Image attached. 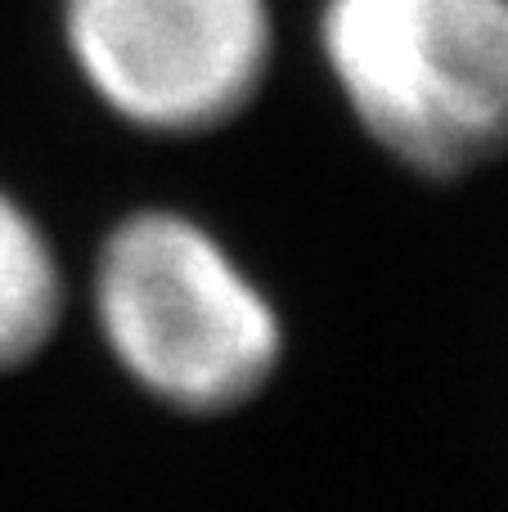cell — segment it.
<instances>
[{
	"label": "cell",
	"instance_id": "277c9868",
	"mask_svg": "<svg viewBox=\"0 0 508 512\" xmlns=\"http://www.w3.org/2000/svg\"><path fill=\"white\" fill-rule=\"evenodd\" d=\"M63 315V270L50 234L0 185V373L27 364Z\"/></svg>",
	"mask_w": 508,
	"mask_h": 512
},
{
	"label": "cell",
	"instance_id": "6da1fadb",
	"mask_svg": "<svg viewBox=\"0 0 508 512\" xmlns=\"http://www.w3.org/2000/svg\"><path fill=\"white\" fill-rule=\"evenodd\" d=\"M315 41L401 167L455 180L508 153V0H320Z\"/></svg>",
	"mask_w": 508,
	"mask_h": 512
},
{
	"label": "cell",
	"instance_id": "3957f363",
	"mask_svg": "<svg viewBox=\"0 0 508 512\" xmlns=\"http://www.w3.org/2000/svg\"><path fill=\"white\" fill-rule=\"evenodd\" d=\"M77 77L144 135H207L261 95L275 63L270 0H59Z\"/></svg>",
	"mask_w": 508,
	"mask_h": 512
},
{
	"label": "cell",
	"instance_id": "7a4b0ae2",
	"mask_svg": "<svg viewBox=\"0 0 508 512\" xmlns=\"http://www.w3.org/2000/svg\"><path fill=\"white\" fill-rule=\"evenodd\" d=\"M95 315L126 373L189 414H221L275 373L284 333L234 252L185 212L113 225L95 265Z\"/></svg>",
	"mask_w": 508,
	"mask_h": 512
}]
</instances>
